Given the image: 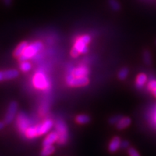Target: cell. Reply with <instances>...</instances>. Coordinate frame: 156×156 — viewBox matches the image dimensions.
I'll use <instances>...</instances> for the list:
<instances>
[{
    "instance_id": "8fae6325",
    "label": "cell",
    "mask_w": 156,
    "mask_h": 156,
    "mask_svg": "<svg viewBox=\"0 0 156 156\" xmlns=\"http://www.w3.org/2000/svg\"><path fill=\"white\" fill-rule=\"evenodd\" d=\"M121 139L119 136H114L108 145V151L111 153H115L120 148L121 146Z\"/></svg>"
},
{
    "instance_id": "7a4b0ae2",
    "label": "cell",
    "mask_w": 156,
    "mask_h": 156,
    "mask_svg": "<svg viewBox=\"0 0 156 156\" xmlns=\"http://www.w3.org/2000/svg\"><path fill=\"white\" fill-rule=\"evenodd\" d=\"M43 48H44V45L40 41H36L28 45L23 54L19 57V62L28 61L30 58H34L38 52L42 51Z\"/></svg>"
},
{
    "instance_id": "484cf974",
    "label": "cell",
    "mask_w": 156,
    "mask_h": 156,
    "mask_svg": "<svg viewBox=\"0 0 156 156\" xmlns=\"http://www.w3.org/2000/svg\"><path fill=\"white\" fill-rule=\"evenodd\" d=\"M120 147H122V149H127L129 147V142L126 140H123L121 142V146Z\"/></svg>"
},
{
    "instance_id": "9c48e42d",
    "label": "cell",
    "mask_w": 156,
    "mask_h": 156,
    "mask_svg": "<svg viewBox=\"0 0 156 156\" xmlns=\"http://www.w3.org/2000/svg\"><path fill=\"white\" fill-rule=\"evenodd\" d=\"M25 134L28 138H34L38 136L41 135V134L40 124H38V125L35 126H32V127H29L26 130V132H25Z\"/></svg>"
},
{
    "instance_id": "5bb4252c",
    "label": "cell",
    "mask_w": 156,
    "mask_h": 156,
    "mask_svg": "<svg viewBox=\"0 0 156 156\" xmlns=\"http://www.w3.org/2000/svg\"><path fill=\"white\" fill-rule=\"evenodd\" d=\"M131 119L129 117H122L119 122L116 124V128L119 130L124 129L128 127L131 124Z\"/></svg>"
},
{
    "instance_id": "3957f363",
    "label": "cell",
    "mask_w": 156,
    "mask_h": 156,
    "mask_svg": "<svg viewBox=\"0 0 156 156\" xmlns=\"http://www.w3.org/2000/svg\"><path fill=\"white\" fill-rule=\"evenodd\" d=\"M55 129L58 133V143L59 145H64L68 141L69 134H68V129L67 124L63 120L58 119L55 124Z\"/></svg>"
},
{
    "instance_id": "7c38bea8",
    "label": "cell",
    "mask_w": 156,
    "mask_h": 156,
    "mask_svg": "<svg viewBox=\"0 0 156 156\" xmlns=\"http://www.w3.org/2000/svg\"><path fill=\"white\" fill-rule=\"evenodd\" d=\"M90 73V69L87 67L85 66H80L73 69V75L74 77H83V76H87Z\"/></svg>"
},
{
    "instance_id": "cb8c5ba5",
    "label": "cell",
    "mask_w": 156,
    "mask_h": 156,
    "mask_svg": "<svg viewBox=\"0 0 156 156\" xmlns=\"http://www.w3.org/2000/svg\"><path fill=\"white\" fill-rule=\"evenodd\" d=\"M147 88L149 90H151L152 92L155 91L156 90V80H152L149 82L147 85Z\"/></svg>"
},
{
    "instance_id": "ffe728a7",
    "label": "cell",
    "mask_w": 156,
    "mask_h": 156,
    "mask_svg": "<svg viewBox=\"0 0 156 156\" xmlns=\"http://www.w3.org/2000/svg\"><path fill=\"white\" fill-rule=\"evenodd\" d=\"M31 67H32L31 64L28 61L22 62L20 65V68L21 71L23 72V73H28L31 69Z\"/></svg>"
},
{
    "instance_id": "603a6c76",
    "label": "cell",
    "mask_w": 156,
    "mask_h": 156,
    "mask_svg": "<svg viewBox=\"0 0 156 156\" xmlns=\"http://www.w3.org/2000/svg\"><path fill=\"white\" fill-rule=\"evenodd\" d=\"M122 118V116H121V115H116V116L111 117V118L108 119V122L110 123L111 124H112V125H116L117 123L119 122Z\"/></svg>"
},
{
    "instance_id": "ac0fdd59",
    "label": "cell",
    "mask_w": 156,
    "mask_h": 156,
    "mask_svg": "<svg viewBox=\"0 0 156 156\" xmlns=\"http://www.w3.org/2000/svg\"><path fill=\"white\" fill-rule=\"evenodd\" d=\"M55 152V148L53 145L45 146L41 152V156H50Z\"/></svg>"
},
{
    "instance_id": "44dd1931",
    "label": "cell",
    "mask_w": 156,
    "mask_h": 156,
    "mask_svg": "<svg viewBox=\"0 0 156 156\" xmlns=\"http://www.w3.org/2000/svg\"><path fill=\"white\" fill-rule=\"evenodd\" d=\"M129 75V69L126 67H124L119 70L118 73V78L120 80H124Z\"/></svg>"
},
{
    "instance_id": "52a82bcc",
    "label": "cell",
    "mask_w": 156,
    "mask_h": 156,
    "mask_svg": "<svg viewBox=\"0 0 156 156\" xmlns=\"http://www.w3.org/2000/svg\"><path fill=\"white\" fill-rule=\"evenodd\" d=\"M17 124L19 130L22 133H25L30 127V121L27 115L23 112H20L17 117Z\"/></svg>"
},
{
    "instance_id": "4316f807",
    "label": "cell",
    "mask_w": 156,
    "mask_h": 156,
    "mask_svg": "<svg viewBox=\"0 0 156 156\" xmlns=\"http://www.w3.org/2000/svg\"><path fill=\"white\" fill-rule=\"evenodd\" d=\"M5 80V75H4V72L0 71V81H2Z\"/></svg>"
},
{
    "instance_id": "d6986e66",
    "label": "cell",
    "mask_w": 156,
    "mask_h": 156,
    "mask_svg": "<svg viewBox=\"0 0 156 156\" xmlns=\"http://www.w3.org/2000/svg\"><path fill=\"white\" fill-rule=\"evenodd\" d=\"M108 5L114 11H119L121 5L118 0H108Z\"/></svg>"
},
{
    "instance_id": "8992f818",
    "label": "cell",
    "mask_w": 156,
    "mask_h": 156,
    "mask_svg": "<svg viewBox=\"0 0 156 156\" xmlns=\"http://www.w3.org/2000/svg\"><path fill=\"white\" fill-rule=\"evenodd\" d=\"M17 109H18V104L16 101H12L9 104L8 108H7V112L6 113L5 121L6 124H11L12 122L14 120L15 117L16 116L17 113Z\"/></svg>"
},
{
    "instance_id": "4fadbf2b",
    "label": "cell",
    "mask_w": 156,
    "mask_h": 156,
    "mask_svg": "<svg viewBox=\"0 0 156 156\" xmlns=\"http://www.w3.org/2000/svg\"><path fill=\"white\" fill-rule=\"evenodd\" d=\"M54 125V122L52 120L48 119L43 123V124H40V129H41V134H44L48 133L50 131L51 129Z\"/></svg>"
},
{
    "instance_id": "5b68a950",
    "label": "cell",
    "mask_w": 156,
    "mask_h": 156,
    "mask_svg": "<svg viewBox=\"0 0 156 156\" xmlns=\"http://www.w3.org/2000/svg\"><path fill=\"white\" fill-rule=\"evenodd\" d=\"M34 86L39 90H47L50 87V83L44 73H37L33 79Z\"/></svg>"
},
{
    "instance_id": "83f0119b",
    "label": "cell",
    "mask_w": 156,
    "mask_h": 156,
    "mask_svg": "<svg viewBox=\"0 0 156 156\" xmlns=\"http://www.w3.org/2000/svg\"><path fill=\"white\" fill-rule=\"evenodd\" d=\"M5 122H0V130L3 129L5 126Z\"/></svg>"
},
{
    "instance_id": "7402d4cb",
    "label": "cell",
    "mask_w": 156,
    "mask_h": 156,
    "mask_svg": "<svg viewBox=\"0 0 156 156\" xmlns=\"http://www.w3.org/2000/svg\"><path fill=\"white\" fill-rule=\"evenodd\" d=\"M143 61L147 65H151L152 64L151 54L148 50H145L143 52Z\"/></svg>"
},
{
    "instance_id": "d4e9b609",
    "label": "cell",
    "mask_w": 156,
    "mask_h": 156,
    "mask_svg": "<svg viewBox=\"0 0 156 156\" xmlns=\"http://www.w3.org/2000/svg\"><path fill=\"white\" fill-rule=\"evenodd\" d=\"M128 154L129 156H140V153L136 151V149L133 147L128 148Z\"/></svg>"
},
{
    "instance_id": "277c9868",
    "label": "cell",
    "mask_w": 156,
    "mask_h": 156,
    "mask_svg": "<svg viewBox=\"0 0 156 156\" xmlns=\"http://www.w3.org/2000/svg\"><path fill=\"white\" fill-rule=\"evenodd\" d=\"M66 83L70 87H82L88 85L90 80L87 76L75 77L73 73H68L66 77Z\"/></svg>"
},
{
    "instance_id": "f1b7e54d",
    "label": "cell",
    "mask_w": 156,
    "mask_h": 156,
    "mask_svg": "<svg viewBox=\"0 0 156 156\" xmlns=\"http://www.w3.org/2000/svg\"><path fill=\"white\" fill-rule=\"evenodd\" d=\"M12 0H5V2L7 4V5H9L11 3Z\"/></svg>"
},
{
    "instance_id": "9a60e30c",
    "label": "cell",
    "mask_w": 156,
    "mask_h": 156,
    "mask_svg": "<svg viewBox=\"0 0 156 156\" xmlns=\"http://www.w3.org/2000/svg\"><path fill=\"white\" fill-rule=\"evenodd\" d=\"M28 42L26 41H23L22 43H20L18 46H17V48H15V50L14 51V53H13V55H14L15 57L19 58L24 52V51L25 48H26L27 46H28Z\"/></svg>"
},
{
    "instance_id": "e0dca14e",
    "label": "cell",
    "mask_w": 156,
    "mask_h": 156,
    "mask_svg": "<svg viewBox=\"0 0 156 156\" xmlns=\"http://www.w3.org/2000/svg\"><path fill=\"white\" fill-rule=\"evenodd\" d=\"M75 120L80 124H86L90 122V117L86 114H80L76 117Z\"/></svg>"
},
{
    "instance_id": "6da1fadb",
    "label": "cell",
    "mask_w": 156,
    "mask_h": 156,
    "mask_svg": "<svg viewBox=\"0 0 156 156\" xmlns=\"http://www.w3.org/2000/svg\"><path fill=\"white\" fill-rule=\"evenodd\" d=\"M91 38L88 35H85L80 37L76 41L73 49L71 50V55L73 57H77L80 54H86L88 51L87 45L90 42Z\"/></svg>"
},
{
    "instance_id": "2e32d148",
    "label": "cell",
    "mask_w": 156,
    "mask_h": 156,
    "mask_svg": "<svg viewBox=\"0 0 156 156\" xmlns=\"http://www.w3.org/2000/svg\"><path fill=\"white\" fill-rule=\"evenodd\" d=\"M4 75H5V80H12L17 77L19 73L16 69H9L4 72Z\"/></svg>"
},
{
    "instance_id": "ba28073f",
    "label": "cell",
    "mask_w": 156,
    "mask_h": 156,
    "mask_svg": "<svg viewBox=\"0 0 156 156\" xmlns=\"http://www.w3.org/2000/svg\"><path fill=\"white\" fill-rule=\"evenodd\" d=\"M58 133L55 130V131L51 132V133H49L47 136H46V137L45 138L44 142H43V146L45 147V146L52 145L54 142L58 141Z\"/></svg>"
},
{
    "instance_id": "30bf717a",
    "label": "cell",
    "mask_w": 156,
    "mask_h": 156,
    "mask_svg": "<svg viewBox=\"0 0 156 156\" xmlns=\"http://www.w3.org/2000/svg\"><path fill=\"white\" fill-rule=\"evenodd\" d=\"M147 81V77L145 73H140L136 77L135 81V87L137 90H141L145 86Z\"/></svg>"
}]
</instances>
